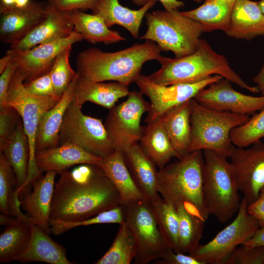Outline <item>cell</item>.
Returning <instances> with one entry per match:
<instances>
[{"instance_id":"cb8c5ba5","label":"cell","mask_w":264,"mask_h":264,"mask_svg":"<svg viewBox=\"0 0 264 264\" xmlns=\"http://www.w3.org/2000/svg\"><path fill=\"white\" fill-rule=\"evenodd\" d=\"M225 33L229 37L247 41L264 36V15L258 2L236 0Z\"/></svg>"},{"instance_id":"9a60e30c","label":"cell","mask_w":264,"mask_h":264,"mask_svg":"<svg viewBox=\"0 0 264 264\" xmlns=\"http://www.w3.org/2000/svg\"><path fill=\"white\" fill-rule=\"evenodd\" d=\"M194 99L208 109L241 115H253L264 109V95L256 97L242 93L224 77L200 90Z\"/></svg>"},{"instance_id":"5bb4252c","label":"cell","mask_w":264,"mask_h":264,"mask_svg":"<svg viewBox=\"0 0 264 264\" xmlns=\"http://www.w3.org/2000/svg\"><path fill=\"white\" fill-rule=\"evenodd\" d=\"M248 148L232 145L230 162L240 191L248 205L259 197L264 186V143L258 140Z\"/></svg>"},{"instance_id":"5b68a950","label":"cell","mask_w":264,"mask_h":264,"mask_svg":"<svg viewBox=\"0 0 264 264\" xmlns=\"http://www.w3.org/2000/svg\"><path fill=\"white\" fill-rule=\"evenodd\" d=\"M202 195L205 208L221 223L238 212L241 201L236 178L230 162L215 152L203 151Z\"/></svg>"},{"instance_id":"30bf717a","label":"cell","mask_w":264,"mask_h":264,"mask_svg":"<svg viewBox=\"0 0 264 264\" xmlns=\"http://www.w3.org/2000/svg\"><path fill=\"white\" fill-rule=\"evenodd\" d=\"M59 143L76 145L102 158L115 151L102 120L84 114L82 108L72 101L64 117Z\"/></svg>"},{"instance_id":"2e32d148","label":"cell","mask_w":264,"mask_h":264,"mask_svg":"<svg viewBox=\"0 0 264 264\" xmlns=\"http://www.w3.org/2000/svg\"><path fill=\"white\" fill-rule=\"evenodd\" d=\"M83 36L74 30L69 36L37 45L25 51L10 48L6 54L16 62L25 76V81H31L50 72L57 55L65 48L81 42Z\"/></svg>"},{"instance_id":"8d00e7d4","label":"cell","mask_w":264,"mask_h":264,"mask_svg":"<svg viewBox=\"0 0 264 264\" xmlns=\"http://www.w3.org/2000/svg\"><path fill=\"white\" fill-rule=\"evenodd\" d=\"M123 222V210L121 204L81 221L72 222L50 219L49 224L50 233L57 236L78 226L104 223L120 224Z\"/></svg>"},{"instance_id":"6f0895ef","label":"cell","mask_w":264,"mask_h":264,"mask_svg":"<svg viewBox=\"0 0 264 264\" xmlns=\"http://www.w3.org/2000/svg\"><path fill=\"white\" fill-rule=\"evenodd\" d=\"M195 2L199 3L202 1V0H193Z\"/></svg>"},{"instance_id":"603a6c76","label":"cell","mask_w":264,"mask_h":264,"mask_svg":"<svg viewBox=\"0 0 264 264\" xmlns=\"http://www.w3.org/2000/svg\"><path fill=\"white\" fill-rule=\"evenodd\" d=\"M78 76L79 73L77 72L75 77L60 100L41 117L36 135V153L58 146L60 128L65 112L73 100Z\"/></svg>"},{"instance_id":"836d02e7","label":"cell","mask_w":264,"mask_h":264,"mask_svg":"<svg viewBox=\"0 0 264 264\" xmlns=\"http://www.w3.org/2000/svg\"><path fill=\"white\" fill-rule=\"evenodd\" d=\"M137 246L134 236L123 222L119 224L115 239L106 253L95 264H130L134 260Z\"/></svg>"},{"instance_id":"4dcf8cb0","label":"cell","mask_w":264,"mask_h":264,"mask_svg":"<svg viewBox=\"0 0 264 264\" xmlns=\"http://www.w3.org/2000/svg\"><path fill=\"white\" fill-rule=\"evenodd\" d=\"M98 165L118 190L121 204L144 198L132 180L122 152L114 151L102 158Z\"/></svg>"},{"instance_id":"484cf974","label":"cell","mask_w":264,"mask_h":264,"mask_svg":"<svg viewBox=\"0 0 264 264\" xmlns=\"http://www.w3.org/2000/svg\"><path fill=\"white\" fill-rule=\"evenodd\" d=\"M0 151L14 171L17 179L15 190L20 194L28 177L30 160L29 142L20 119L14 132Z\"/></svg>"},{"instance_id":"d6a6232c","label":"cell","mask_w":264,"mask_h":264,"mask_svg":"<svg viewBox=\"0 0 264 264\" xmlns=\"http://www.w3.org/2000/svg\"><path fill=\"white\" fill-rule=\"evenodd\" d=\"M72 20L74 30L90 44H110L126 40L118 31L110 29L98 14H88L76 10L72 11Z\"/></svg>"},{"instance_id":"e575fe53","label":"cell","mask_w":264,"mask_h":264,"mask_svg":"<svg viewBox=\"0 0 264 264\" xmlns=\"http://www.w3.org/2000/svg\"><path fill=\"white\" fill-rule=\"evenodd\" d=\"M179 219V247L181 253H190L199 244L205 222L183 205L176 208Z\"/></svg>"},{"instance_id":"7bdbcfd3","label":"cell","mask_w":264,"mask_h":264,"mask_svg":"<svg viewBox=\"0 0 264 264\" xmlns=\"http://www.w3.org/2000/svg\"><path fill=\"white\" fill-rule=\"evenodd\" d=\"M25 89L41 96H59L56 95L50 72L31 81L23 83Z\"/></svg>"},{"instance_id":"44dd1931","label":"cell","mask_w":264,"mask_h":264,"mask_svg":"<svg viewBox=\"0 0 264 264\" xmlns=\"http://www.w3.org/2000/svg\"><path fill=\"white\" fill-rule=\"evenodd\" d=\"M123 154L125 164L139 191L150 202L156 201L160 197L156 165L146 155L139 143Z\"/></svg>"},{"instance_id":"ba28073f","label":"cell","mask_w":264,"mask_h":264,"mask_svg":"<svg viewBox=\"0 0 264 264\" xmlns=\"http://www.w3.org/2000/svg\"><path fill=\"white\" fill-rule=\"evenodd\" d=\"M25 80L24 74L18 68L11 81L5 106L14 108L22 117L28 138L30 160L28 177L24 185L26 187L41 176L35 162L36 135L40 120L45 112L58 103L62 96H41L31 93L23 86Z\"/></svg>"},{"instance_id":"f546056e","label":"cell","mask_w":264,"mask_h":264,"mask_svg":"<svg viewBox=\"0 0 264 264\" xmlns=\"http://www.w3.org/2000/svg\"><path fill=\"white\" fill-rule=\"evenodd\" d=\"M139 143L146 155L159 169L172 157L178 158L160 118L144 127Z\"/></svg>"},{"instance_id":"f1b7e54d","label":"cell","mask_w":264,"mask_h":264,"mask_svg":"<svg viewBox=\"0 0 264 264\" xmlns=\"http://www.w3.org/2000/svg\"><path fill=\"white\" fill-rule=\"evenodd\" d=\"M40 227L32 226L29 245L18 261L20 263L43 262L50 264H73L66 256V249L54 241Z\"/></svg>"},{"instance_id":"4316f807","label":"cell","mask_w":264,"mask_h":264,"mask_svg":"<svg viewBox=\"0 0 264 264\" xmlns=\"http://www.w3.org/2000/svg\"><path fill=\"white\" fill-rule=\"evenodd\" d=\"M35 224L31 218L24 220L16 217L6 226L0 235V263L18 261L23 255L29 245Z\"/></svg>"},{"instance_id":"8992f818","label":"cell","mask_w":264,"mask_h":264,"mask_svg":"<svg viewBox=\"0 0 264 264\" xmlns=\"http://www.w3.org/2000/svg\"><path fill=\"white\" fill-rule=\"evenodd\" d=\"M147 26L140 39L156 43L162 51H172L175 57L189 55L197 49L204 33L201 24L176 10H157L147 12Z\"/></svg>"},{"instance_id":"ab89813d","label":"cell","mask_w":264,"mask_h":264,"mask_svg":"<svg viewBox=\"0 0 264 264\" xmlns=\"http://www.w3.org/2000/svg\"><path fill=\"white\" fill-rule=\"evenodd\" d=\"M17 187V179L14 171L4 154L0 153V209L9 216V200L13 187Z\"/></svg>"},{"instance_id":"f5cc1de1","label":"cell","mask_w":264,"mask_h":264,"mask_svg":"<svg viewBox=\"0 0 264 264\" xmlns=\"http://www.w3.org/2000/svg\"><path fill=\"white\" fill-rule=\"evenodd\" d=\"M16 0H0V9L14 8Z\"/></svg>"},{"instance_id":"9c48e42d","label":"cell","mask_w":264,"mask_h":264,"mask_svg":"<svg viewBox=\"0 0 264 264\" xmlns=\"http://www.w3.org/2000/svg\"><path fill=\"white\" fill-rule=\"evenodd\" d=\"M121 205L124 222L132 230L136 242L134 264H149L173 250L160 230L151 202L143 198Z\"/></svg>"},{"instance_id":"681fc988","label":"cell","mask_w":264,"mask_h":264,"mask_svg":"<svg viewBox=\"0 0 264 264\" xmlns=\"http://www.w3.org/2000/svg\"><path fill=\"white\" fill-rule=\"evenodd\" d=\"M242 245L249 247L264 245V227H260L254 235Z\"/></svg>"},{"instance_id":"52a82bcc","label":"cell","mask_w":264,"mask_h":264,"mask_svg":"<svg viewBox=\"0 0 264 264\" xmlns=\"http://www.w3.org/2000/svg\"><path fill=\"white\" fill-rule=\"evenodd\" d=\"M191 141L188 152L209 150L228 158L232 145L230 132L249 119V115L222 112L190 101Z\"/></svg>"},{"instance_id":"1f68e13d","label":"cell","mask_w":264,"mask_h":264,"mask_svg":"<svg viewBox=\"0 0 264 264\" xmlns=\"http://www.w3.org/2000/svg\"><path fill=\"white\" fill-rule=\"evenodd\" d=\"M236 0H205L198 7L180 12L185 16L199 22L204 32L228 29Z\"/></svg>"},{"instance_id":"ee69618b","label":"cell","mask_w":264,"mask_h":264,"mask_svg":"<svg viewBox=\"0 0 264 264\" xmlns=\"http://www.w3.org/2000/svg\"><path fill=\"white\" fill-rule=\"evenodd\" d=\"M99 0H46L55 9L62 12L90 10L94 13Z\"/></svg>"},{"instance_id":"b9f144b4","label":"cell","mask_w":264,"mask_h":264,"mask_svg":"<svg viewBox=\"0 0 264 264\" xmlns=\"http://www.w3.org/2000/svg\"><path fill=\"white\" fill-rule=\"evenodd\" d=\"M20 115L13 108H0V149L14 132L20 120Z\"/></svg>"},{"instance_id":"e0dca14e","label":"cell","mask_w":264,"mask_h":264,"mask_svg":"<svg viewBox=\"0 0 264 264\" xmlns=\"http://www.w3.org/2000/svg\"><path fill=\"white\" fill-rule=\"evenodd\" d=\"M46 1L32 0L26 6L0 9V39L13 45L23 39L47 17Z\"/></svg>"},{"instance_id":"83f0119b","label":"cell","mask_w":264,"mask_h":264,"mask_svg":"<svg viewBox=\"0 0 264 264\" xmlns=\"http://www.w3.org/2000/svg\"><path fill=\"white\" fill-rule=\"evenodd\" d=\"M190 101L171 109L160 118L178 154V159L189 153L191 141Z\"/></svg>"},{"instance_id":"6da1fadb","label":"cell","mask_w":264,"mask_h":264,"mask_svg":"<svg viewBox=\"0 0 264 264\" xmlns=\"http://www.w3.org/2000/svg\"><path fill=\"white\" fill-rule=\"evenodd\" d=\"M121 204L118 190L102 168L81 164L60 173L55 184L50 219L81 221Z\"/></svg>"},{"instance_id":"74e56055","label":"cell","mask_w":264,"mask_h":264,"mask_svg":"<svg viewBox=\"0 0 264 264\" xmlns=\"http://www.w3.org/2000/svg\"><path fill=\"white\" fill-rule=\"evenodd\" d=\"M264 137V109L256 113L245 124L234 128L230 132L232 143L247 147Z\"/></svg>"},{"instance_id":"816d5d0a","label":"cell","mask_w":264,"mask_h":264,"mask_svg":"<svg viewBox=\"0 0 264 264\" xmlns=\"http://www.w3.org/2000/svg\"><path fill=\"white\" fill-rule=\"evenodd\" d=\"M11 60V56L7 54L0 59V74L5 69Z\"/></svg>"},{"instance_id":"60d3db41","label":"cell","mask_w":264,"mask_h":264,"mask_svg":"<svg viewBox=\"0 0 264 264\" xmlns=\"http://www.w3.org/2000/svg\"><path fill=\"white\" fill-rule=\"evenodd\" d=\"M223 264H264V245L249 247L240 245Z\"/></svg>"},{"instance_id":"277c9868","label":"cell","mask_w":264,"mask_h":264,"mask_svg":"<svg viewBox=\"0 0 264 264\" xmlns=\"http://www.w3.org/2000/svg\"><path fill=\"white\" fill-rule=\"evenodd\" d=\"M204 156L201 150L190 152L158 171V192L175 208L183 205L205 222L209 214L203 199Z\"/></svg>"},{"instance_id":"c3c4849f","label":"cell","mask_w":264,"mask_h":264,"mask_svg":"<svg viewBox=\"0 0 264 264\" xmlns=\"http://www.w3.org/2000/svg\"><path fill=\"white\" fill-rule=\"evenodd\" d=\"M134 4L142 7L150 0H131ZM161 2L165 10L171 11L183 7V1L178 0H157Z\"/></svg>"},{"instance_id":"7c38bea8","label":"cell","mask_w":264,"mask_h":264,"mask_svg":"<svg viewBox=\"0 0 264 264\" xmlns=\"http://www.w3.org/2000/svg\"><path fill=\"white\" fill-rule=\"evenodd\" d=\"M247 206L243 198L234 220L210 242L199 243L189 255L204 264H223L234 250L260 228L257 221L248 212Z\"/></svg>"},{"instance_id":"7a4b0ae2","label":"cell","mask_w":264,"mask_h":264,"mask_svg":"<svg viewBox=\"0 0 264 264\" xmlns=\"http://www.w3.org/2000/svg\"><path fill=\"white\" fill-rule=\"evenodd\" d=\"M161 51L156 43L149 40L115 52L90 47L77 56V72L94 81H115L129 86L135 82L146 62L158 61Z\"/></svg>"},{"instance_id":"9f6ffc18","label":"cell","mask_w":264,"mask_h":264,"mask_svg":"<svg viewBox=\"0 0 264 264\" xmlns=\"http://www.w3.org/2000/svg\"><path fill=\"white\" fill-rule=\"evenodd\" d=\"M258 4L261 11L264 15V0H261L258 2Z\"/></svg>"},{"instance_id":"ffe728a7","label":"cell","mask_w":264,"mask_h":264,"mask_svg":"<svg viewBox=\"0 0 264 264\" xmlns=\"http://www.w3.org/2000/svg\"><path fill=\"white\" fill-rule=\"evenodd\" d=\"M57 172L49 171L32 182L33 190L21 201V206L34 220L36 225L50 233V209Z\"/></svg>"},{"instance_id":"d4e9b609","label":"cell","mask_w":264,"mask_h":264,"mask_svg":"<svg viewBox=\"0 0 264 264\" xmlns=\"http://www.w3.org/2000/svg\"><path fill=\"white\" fill-rule=\"evenodd\" d=\"M157 1L150 0L139 9L133 10L121 5L118 0H99L93 13L100 15L109 28L114 25L121 26L134 39H137L143 18Z\"/></svg>"},{"instance_id":"d590c367","label":"cell","mask_w":264,"mask_h":264,"mask_svg":"<svg viewBox=\"0 0 264 264\" xmlns=\"http://www.w3.org/2000/svg\"><path fill=\"white\" fill-rule=\"evenodd\" d=\"M157 224L170 247L180 252L179 247V219L176 208L161 196L151 203Z\"/></svg>"},{"instance_id":"11a10c76","label":"cell","mask_w":264,"mask_h":264,"mask_svg":"<svg viewBox=\"0 0 264 264\" xmlns=\"http://www.w3.org/2000/svg\"><path fill=\"white\" fill-rule=\"evenodd\" d=\"M32 0H16L14 8H22L27 6Z\"/></svg>"},{"instance_id":"8fae6325","label":"cell","mask_w":264,"mask_h":264,"mask_svg":"<svg viewBox=\"0 0 264 264\" xmlns=\"http://www.w3.org/2000/svg\"><path fill=\"white\" fill-rule=\"evenodd\" d=\"M143 95L130 91L126 101L109 110L104 125L115 151L124 153L139 143L144 129L141 117L150 109Z\"/></svg>"},{"instance_id":"ac0fdd59","label":"cell","mask_w":264,"mask_h":264,"mask_svg":"<svg viewBox=\"0 0 264 264\" xmlns=\"http://www.w3.org/2000/svg\"><path fill=\"white\" fill-rule=\"evenodd\" d=\"M74 31L72 11H59L50 6L46 18L23 39L11 45L10 48L27 50L37 45L67 37Z\"/></svg>"},{"instance_id":"f907efd6","label":"cell","mask_w":264,"mask_h":264,"mask_svg":"<svg viewBox=\"0 0 264 264\" xmlns=\"http://www.w3.org/2000/svg\"><path fill=\"white\" fill-rule=\"evenodd\" d=\"M253 81L257 84L262 95H264V65L257 75L253 77Z\"/></svg>"},{"instance_id":"7dc6e473","label":"cell","mask_w":264,"mask_h":264,"mask_svg":"<svg viewBox=\"0 0 264 264\" xmlns=\"http://www.w3.org/2000/svg\"><path fill=\"white\" fill-rule=\"evenodd\" d=\"M247 211L257 221L260 227H264V186L261 189L258 198L248 205Z\"/></svg>"},{"instance_id":"d6986e66","label":"cell","mask_w":264,"mask_h":264,"mask_svg":"<svg viewBox=\"0 0 264 264\" xmlns=\"http://www.w3.org/2000/svg\"><path fill=\"white\" fill-rule=\"evenodd\" d=\"M102 158L76 145L64 143L36 153L35 162L41 174L49 171L60 173L75 165H98Z\"/></svg>"},{"instance_id":"db71d44e","label":"cell","mask_w":264,"mask_h":264,"mask_svg":"<svg viewBox=\"0 0 264 264\" xmlns=\"http://www.w3.org/2000/svg\"><path fill=\"white\" fill-rule=\"evenodd\" d=\"M8 215L4 214L2 215L0 214V224L1 225H8L11 223L12 222H13L16 219V218H11L8 217Z\"/></svg>"},{"instance_id":"f35d334b","label":"cell","mask_w":264,"mask_h":264,"mask_svg":"<svg viewBox=\"0 0 264 264\" xmlns=\"http://www.w3.org/2000/svg\"><path fill=\"white\" fill-rule=\"evenodd\" d=\"M71 49L72 45H69L57 55L50 71L56 94L59 96L63 95L77 74L69 63Z\"/></svg>"},{"instance_id":"3957f363","label":"cell","mask_w":264,"mask_h":264,"mask_svg":"<svg viewBox=\"0 0 264 264\" xmlns=\"http://www.w3.org/2000/svg\"><path fill=\"white\" fill-rule=\"evenodd\" d=\"M158 61L160 68L147 76L157 85L191 84L212 75H220L252 93L260 92L257 86L247 84L231 68L226 58L216 53L204 40L200 39L197 50L192 54L174 58L162 56Z\"/></svg>"},{"instance_id":"f6af8a7d","label":"cell","mask_w":264,"mask_h":264,"mask_svg":"<svg viewBox=\"0 0 264 264\" xmlns=\"http://www.w3.org/2000/svg\"><path fill=\"white\" fill-rule=\"evenodd\" d=\"M19 68L18 65L11 60L0 76V108L4 107L6 102L7 92L12 77Z\"/></svg>"},{"instance_id":"bcb514c9","label":"cell","mask_w":264,"mask_h":264,"mask_svg":"<svg viewBox=\"0 0 264 264\" xmlns=\"http://www.w3.org/2000/svg\"><path fill=\"white\" fill-rule=\"evenodd\" d=\"M155 263L161 264H204L190 255L171 250L163 258L156 260Z\"/></svg>"},{"instance_id":"7402d4cb","label":"cell","mask_w":264,"mask_h":264,"mask_svg":"<svg viewBox=\"0 0 264 264\" xmlns=\"http://www.w3.org/2000/svg\"><path fill=\"white\" fill-rule=\"evenodd\" d=\"M130 92L129 86L122 83L96 82L79 74L72 102L81 108L85 103L90 102L110 110L119 99L128 96Z\"/></svg>"},{"instance_id":"4fadbf2b","label":"cell","mask_w":264,"mask_h":264,"mask_svg":"<svg viewBox=\"0 0 264 264\" xmlns=\"http://www.w3.org/2000/svg\"><path fill=\"white\" fill-rule=\"evenodd\" d=\"M222 78L215 75L194 83L162 86L140 74L135 83L140 91L150 101V109L144 122L149 124L159 119L168 110L194 98L200 90Z\"/></svg>"}]
</instances>
